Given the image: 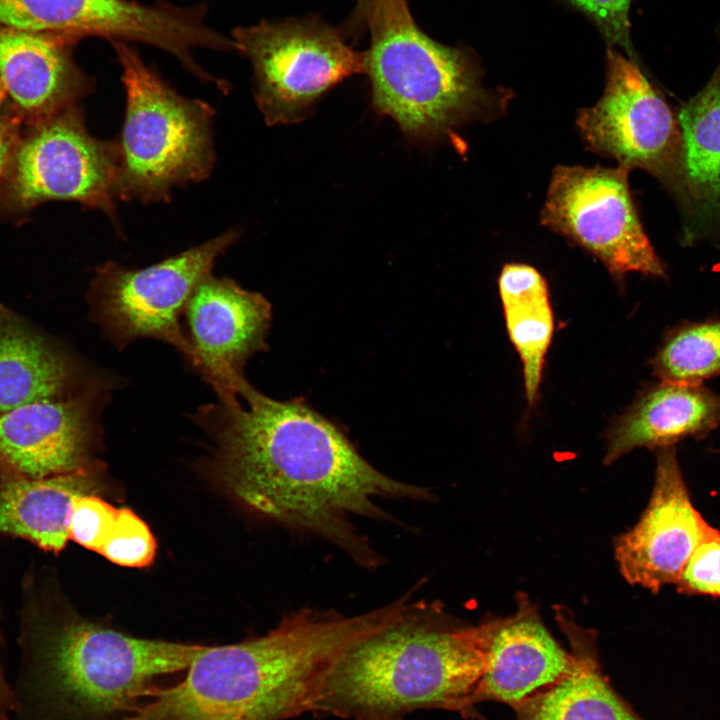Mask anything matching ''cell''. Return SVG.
<instances>
[{
	"mask_svg": "<svg viewBox=\"0 0 720 720\" xmlns=\"http://www.w3.org/2000/svg\"><path fill=\"white\" fill-rule=\"evenodd\" d=\"M0 26V81L23 109L47 113L88 93L92 81L73 64L68 43Z\"/></svg>",
	"mask_w": 720,
	"mask_h": 720,
	"instance_id": "d6986e66",
	"label": "cell"
},
{
	"mask_svg": "<svg viewBox=\"0 0 720 720\" xmlns=\"http://www.w3.org/2000/svg\"><path fill=\"white\" fill-rule=\"evenodd\" d=\"M75 362L22 317L0 305V415L35 402L73 396Z\"/></svg>",
	"mask_w": 720,
	"mask_h": 720,
	"instance_id": "ffe728a7",
	"label": "cell"
},
{
	"mask_svg": "<svg viewBox=\"0 0 720 720\" xmlns=\"http://www.w3.org/2000/svg\"><path fill=\"white\" fill-rule=\"evenodd\" d=\"M378 0H357V5L353 14V24L358 28L366 25L367 17Z\"/></svg>",
	"mask_w": 720,
	"mask_h": 720,
	"instance_id": "f546056e",
	"label": "cell"
},
{
	"mask_svg": "<svg viewBox=\"0 0 720 720\" xmlns=\"http://www.w3.org/2000/svg\"><path fill=\"white\" fill-rule=\"evenodd\" d=\"M156 547L149 526L131 509L120 508L100 554L117 565L141 568L153 562Z\"/></svg>",
	"mask_w": 720,
	"mask_h": 720,
	"instance_id": "cb8c5ba5",
	"label": "cell"
},
{
	"mask_svg": "<svg viewBox=\"0 0 720 720\" xmlns=\"http://www.w3.org/2000/svg\"><path fill=\"white\" fill-rule=\"evenodd\" d=\"M408 600L349 617L301 609L263 636L206 646L183 680L158 687L125 720H288L310 712L334 660L410 615Z\"/></svg>",
	"mask_w": 720,
	"mask_h": 720,
	"instance_id": "7a4b0ae2",
	"label": "cell"
},
{
	"mask_svg": "<svg viewBox=\"0 0 720 720\" xmlns=\"http://www.w3.org/2000/svg\"><path fill=\"white\" fill-rule=\"evenodd\" d=\"M231 40L252 65L255 100L270 125L304 119L325 92L365 72V53L346 44L334 28L311 19L239 26Z\"/></svg>",
	"mask_w": 720,
	"mask_h": 720,
	"instance_id": "ba28073f",
	"label": "cell"
},
{
	"mask_svg": "<svg viewBox=\"0 0 720 720\" xmlns=\"http://www.w3.org/2000/svg\"><path fill=\"white\" fill-rule=\"evenodd\" d=\"M9 720H125L206 646L133 637L51 613L30 581Z\"/></svg>",
	"mask_w": 720,
	"mask_h": 720,
	"instance_id": "3957f363",
	"label": "cell"
},
{
	"mask_svg": "<svg viewBox=\"0 0 720 720\" xmlns=\"http://www.w3.org/2000/svg\"><path fill=\"white\" fill-rule=\"evenodd\" d=\"M498 288L507 332L522 362L527 401L533 405L554 330L548 286L534 267L509 263L502 268Z\"/></svg>",
	"mask_w": 720,
	"mask_h": 720,
	"instance_id": "7402d4cb",
	"label": "cell"
},
{
	"mask_svg": "<svg viewBox=\"0 0 720 720\" xmlns=\"http://www.w3.org/2000/svg\"><path fill=\"white\" fill-rule=\"evenodd\" d=\"M606 59L604 92L596 104L578 113L579 132L593 152L658 179L679 210L687 175L678 113L630 58L610 47Z\"/></svg>",
	"mask_w": 720,
	"mask_h": 720,
	"instance_id": "52a82bcc",
	"label": "cell"
},
{
	"mask_svg": "<svg viewBox=\"0 0 720 720\" xmlns=\"http://www.w3.org/2000/svg\"><path fill=\"white\" fill-rule=\"evenodd\" d=\"M720 426V393L703 385L660 381L642 391L611 425L604 463L636 448L660 449L703 439Z\"/></svg>",
	"mask_w": 720,
	"mask_h": 720,
	"instance_id": "2e32d148",
	"label": "cell"
},
{
	"mask_svg": "<svg viewBox=\"0 0 720 720\" xmlns=\"http://www.w3.org/2000/svg\"><path fill=\"white\" fill-rule=\"evenodd\" d=\"M628 169L600 165L557 166L540 214L541 223L598 258L617 278L637 272L665 278L630 193Z\"/></svg>",
	"mask_w": 720,
	"mask_h": 720,
	"instance_id": "30bf717a",
	"label": "cell"
},
{
	"mask_svg": "<svg viewBox=\"0 0 720 720\" xmlns=\"http://www.w3.org/2000/svg\"><path fill=\"white\" fill-rule=\"evenodd\" d=\"M649 364L660 381L681 385H702L719 375L720 317L676 324Z\"/></svg>",
	"mask_w": 720,
	"mask_h": 720,
	"instance_id": "603a6c76",
	"label": "cell"
},
{
	"mask_svg": "<svg viewBox=\"0 0 720 720\" xmlns=\"http://www.w3.org/2000/svg\"><path fill=\"white\" fill-rule=\"evenodd\" d=\"M126 108L118 150L117 200L167 202L175 187L206 179L215 163L214 109L170 87L127 42L111 40Z\"/></svg>",
	"mask_w": 720,
	"mask_h": 720,
	"instance_id": "8992f818",
	"label": "cell"
},
{
	"mask_svg": "<svg viewBox=\"0 0 720 720\" xmlns=\"http://www.w3.org/2000/svg\"><path fill=\"white\" fill-rule=\"evenodd\" d=\"M96 388L0 415V472L41 478L90 463L98 427Z\"/></svg>",
	"mask_w": 720,
	"mask_h": 720,
	"instance_id": "5bb4252c",
	"label": "cell"
},
{
	"mask_svg": "<svg viewBox=\"0 0 720 720\" xmlns=\"http://www.w3.org/2000/svg\"><path fill=\"white\" fill-rule=\"evenodd\" d=\"M713 530L693 505L675 446L657 449L650 500L639 521L615 539L619 570L631 585L658 593L677 583L694 550Z\"/></svg>",
	"mask_w": 720,
	"mask_h": 720,
	"instance_id": "7c38bea8",
	"label": "cell"
},
{
	"mask_svg": "<svg viewBox=\"0 0 720 720\" xmlns=\"http://www.w3.org/2000/svg\"><path fill=\"white\" fill-rule=\"evenodd\" d=\"M184 315L194 353L192 366L221 401H237L249 384L243 376L246 361L265 349L270 303L261 294L210 273L194 289Z\"/></svg>",
	"mask_w": 720,
	"mask_h": 720,
	"instance_id": "4fadbf2b",
	"label": "cell"
},
{
	"mask_svg": "<svg viewBox=\"0 0 720 720\" xmlns=\"http://www.w3.org/2000/svg\"><path fill=\"white\" fill-rule=\"evenodd\" d=\"M118 514V508L96 495L75 497L69 523L70 539L100 554Z\"/></svg>",
	"mask_w": 720,
	"mask_h": 720,
	"instance_id": "d4e9b609",
	"label": "cell"
},
{
	"mask_svg": "<svg viewBox=\"0 0 720 720\" xmlns=\"http://www.w3.org/2000/svg\"><path fill=\"white\" fill-rule=\"evenodd\" d=\"M559 628L570 644V672L555 684L514 706L517 720H642L603 677L596 632L576 623L570 609L554 606Z\"/></svg>",
	"mask_w": 720,
	"mask_h": 720,
	"instance_id": "ac0fdd59",
	"label": "cell"
},
{
	"mask_svg": "<svg viewBox=\"0 0 720 720\" xmlns=\"http://www.w3.org/2000/svg\"><path fill=\"white\" fill-rule=\"evenodd\" d=\"M13 142V127L9 123L0 124V177Z\"/></svg>",
	"mask_w": 720,
	"mask_h": 720,
	"instance_id": "f1b7e54d",
	"label": "cell"
},
{
	"mask_svg": "<svg viewBox=\"0 0 720 720\" xmlns=\"http://www.w3.org/2000/svg\"><path fill=\"white\" fill-rule=\"evenodd\" d=\"M1 642V637H0ZM14 709L12 683L8 680L0 655V720H9Z\"/></svg>",
	"mask_w": 720,
	"mask_h": 720,
	"instance_id": "83f0119b",
	"label": "cell"
},
{
	"mask_svg": "<svg viewBox=\"0 0 720 720\" xmlns=\"http://www.w3.org/2000/svg\"><path fill=\"white\" fill-rule=\"evenodd\" d=\"M588 16L612 45L630 54L629 9L632 0H565Z\"/></svg>",
	"mask_w": 720,
	"mask_h": 720,
	"instance_id": "4316f807",
	"label": "cell"
},
{
	"mask_svg": "<svg viewBox=\"0 0 720 720\" xmlns=\"http://www.w3.org/2000/svg\"><path fill=\"white\" fill-rule=\"evenodd\" d=\"M238 401L208 404L194 420L217 445L219 473L248 508L323 536L360 561L371 552L351 517L382 514L378 500H425L426 488L393 479L367 462L334 423L303 399L277 401L250 384Z\"/></svg>",
	"mask_w": 720,
	"mask_h": 720,
	"instance_id": "6da1fadb",
	"label": "cell"
},
{
	"mask_svg": "<svg viewBox=\"0 0 720 720\" xmlns=\"http://www.w3.org/2000/svg\"><path fill=\"white\" fill-rule=\"evenodd\" d=\"M497 621L452 628L410 614L343 651L310 712L353 720H404L424 709L467 716Z\"/></svg>",
	"mask_w": 720,
	"mask_h": 720,
	"instance_id": "277c9868",
	"label": "cell"
},
{
	"mask_svg": "<svg viewBox=\"0 0 720 720\" xmlns=\"http://www.w3.org/2000/svg\"><path fill=\"white\" fill-rule=\"evenodd\" d=\"M573 664L543 625L536 607L519 594L516 612L498 619L473 704L495 700L512 707L565 677Z\"/></svg>",
	"mask_w": 720,
	"mask_h": 720,
	"instance_id": "9a60e30c",
	"label": "cell"
},
{
	"mask_svg": "<svg viewBox=\"0 0 720 720\" xmlns=\"http://www.w3.org/2000/svg\"><path fill=\"white\" fill-rule=\"evenodd\" d=\"M366 25L373 105L408 136L439 138L494 107L471 56L423 32L406 0H378Z\"/></svg>",
	"mask_w": 720,
	"mask_h": 720,
	"instance_id": "5b68a950",
	"label": "cell"
},
{
	"mask_svg": "<svg viewBox=\"0 0 720 720\" xmlns=\"http://www.w3.org/2000/svg\"><path fill=\"white\" fill-rule=\"evenodd\" d=\"M5 92H6V89H5L4 85L2 84V82L0 81V106L4 99Z\"/></svg>",
	"mask_w": 720,
	"mask_h": 720,
	"instance_id": "4dcf8cb0",
	"label": "cell"
},
{
	"mask_svg": "<svg viewBox=\"0 0 720 720\" xmlns=\"http://www.w3.org/2000/svg\"><path fill=\"white\" fill-rule=\"evenodd\" d=\"M97 486L92 464L41 478L0 472V534L58 554L70 539L73 499Z\"/></svg>",
	"mask_w": 720,
	"mask_h": 720,
	"instance_id": "44dd1931",
	"label": "cell"
},
{
	"mask_svg": "<svg viewBox=\"0 0 720 720\" xmlns=\"http://www.w3.org/2000/svg\"><path fill=\"white\" fill-rule=\"evenodd\" d=\"M239 236V230L230 229L143 269L113 261L98 266L87 295L91 319L119 348L137 338H156L173 345L192 365L194 353L180 317L196 286Z\"/></svg>",
	"mask_w": 720,
	"mask_h": 720,
	"instance_id": "9c48e42d",
	"label": "cell"
},
{
	"mask_svg": "<svg viewBox=\"0 0 720 720\" xmlns=\"http://www.w3.org/2000/svg\"><path fill=\"white\" fill-rule=\"evenodd\" d=\"M709 452L714 454H720V448L709 449Z\"/></svg>",
	"mask_w": 720,
	"mask_h": 720,
	"instance_id": "1f68e13d",
	"label": "cell"
},
{
	"mask_svg": "<svg viewBox=\"0 0 720 720\" xmlns=\"http://www.w3.org/2000/svg\"><path fill=\"white\" fill-rule=\"evenodd\" d=\"M678 593L720 597V530L704 538L675 584Z\"/></svg>",
	"mask_w": 720,
	"mask_h": 720,
	"instance_id": "484cf974",
	"label": "cell"
},
{
	"mask_svg": "<svg viewBox=\"0 0 720 720\" xmlns=\"http://www.w3.org/2000/svg\"><path fill=\"white\" fill-rule=\"evenodd\" d=\"M678 113L686 164L680 242L720 248V63L710 80Z\"/></svg>",
	"mask_w": 720,
	"mask_h": 720,
	"instance_id": "e0dca14e",
	"label": "cell"
},
{
	"mask_svg": "<svg viewBox=\"0 0 720 720\" xmlns=\"http://www.w3.org/2000/svg\"><path fill=\"white\" fill-rule=\"evenodd\" d=\"M118 150L85 127L80 112L65 108L20 146L15 189L23 203L70 200L115 218Z\"/></svg>",
	"mask_w": 720,
	"mask_h": 720,
	"instance_id": "8fae6325",
	"label": "cell"
}]
</instances>
